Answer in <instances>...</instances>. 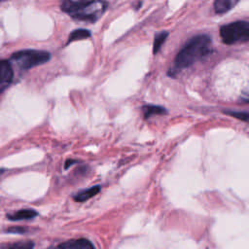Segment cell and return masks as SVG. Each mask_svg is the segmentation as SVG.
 Here are the masks:
<instances>
[{
  "mask_svg": "<svg viewBox=\"0 0 249 249\" xmlns=\"http://www.w3.org/2000/svg\"><path fill=\"white\" fill-rule=\"evenodd\" d=\"M14 70L10 61L0 60V93H2L12 83Z\"/></svg>",
  "mask_w": 249,
  "mask_h": 249,
  "instance_id": "obj_5",
  "label": "cell"
},
{
  "mask_svg": "<svg viewBox=\"0 0 249 249\" xmlns=\"http://www.w3.org/2000/svg\"><path fill=\"white\" fill-rule=\"evenodd\" d=\"M51 55L46 51L40 50H21L13 53L11 59L21 70H28L35 66L49 61Z\"/></svg>",
  "mask_w": 249,
  "mask_h": 249,
  "instance_id": "obj_4",
  "label": "cell"
},
{
  "mask_svg": "<svg viewBox=\"0 0 249 249\" xmlns=\"http://www.w3.org/2000/svg\"><path fill=\"white\" fill-rule=\"evenodd\" d=\"M240 0H215L214 10L217 14H225L231 10Z\"/></svg>",
  "mask_w": 249,
  "mask_h": 249,
  "instance_id": "obj_8",
  "label": "cell"
},
{
  "mask_svg": "<svg viewBox=\"0 0 249 249\" xmlns=\"http://www.w3.org/2000/svg\"><path fill=\"white\" fill-rule=\"evenodd\" d=\"M228 115H231L236 119H239L241 121H245V122H249V113L246 112H236V111H227L225 112Z\"/></svg>",
  "mask_w": 249,
  "mask_h": 249,
  "instance_id": "obj_14",
  "label": "cell"
},
{
  "mask_svg": "<svg viewBox=\"0 0 249 249\" xmlns=\"http://www.w3.org/2000/svg\"><path fill=\"white\" fill-rule=\"evenodd\" d=\"M34 244L31 241H25V242H19V243H15L11 245H7L9 248H32Z\"/></svg>",
  "mask_w": 249,
  "mask_h": 249,
  "instance_id": "obj_15",
  "label": "cell"
},
{
  "mask_svg": "<svg viewBox=\"0 0 249 249\" xmlns=\"http://www.w3.org/2000/svg\"><path fill=\"white\" fill-rule=\"evenodd\" d=\"M0 1H2V0H0Z\"/></svg>",
  "mask_w": 249,
  "mask_h": 249,
  "instance_id": "obj_19",
  "label": "cell"
},
{
  "mask_svg": "<svg viewBox=\"0 0 249 249\" xmlns=\"http://www.w3.org/2000/svg\"><path fill=\"white\" fill-rule=\"evenodd\" d=\"M241 98H242V100H244L245 102L249 103V85L242 90Z\"/></svg>",
  "mask_w": 249,
  "mask_h": 249,
  "instance_id": "obj_17",
  "label": "cell"
},
{
  "mask_svg": "<svg viewBox=\"0 0 249 249\" xmlns=\"http://www.w3.org/2000/svg\"><path fill=\"white\" fill-rule=\"evenodd\" d=\"M37 212L33 209H20L17 212L11 213L7 215V218L12 221H19V220H30L37 216Z\"/></svg>",
  "mask_w": 249,
  "mask_h": 249,
  "instance_id": "obj_7",
  "label": "cell"
},
{
  "mask_svg": "<svg viewBox=\"0 0 249 249\" xmlns=\"http://www.w3.org/2000/svg\"><path fill=\"white\" fill-rule=\"evenodd\" d=\"M90 37V32L87 29H76L73 32L70 33L69 37H68V41L67 44L72 43L74 41H78V40H83V39H87Z\"/></svg>",
  "mask_w": 249,
  "mask_h": 249,
  "instance_id": "obj_11",
  "label": "cell"
},
{
  "mask_svg": "<svg viewBox=\"0 0 249 249\" xmlns=\"http://www.w3.org/2000/svg\"><path fill=\"white\" fill-rule=\"evenodd\" d=\"M58 247L63 249H89V248H93L94 246L89 240L86 238H80V239L68 240L64 243L59 244Z\"/></svg>",
  "mask_w": 249,
  "mask_h": 249,
  "instance_id": "obj_6",
  "label": "cell"
},
{
  "mask_svg": "<svg viewBox=\"0 0 249 249\" xmlns=\"http://www.w3.org/2000/svg\"><path fill=\"white\" fill-rule=\"evenodd\" d=\"M220 37L226 45L249 41V21L237 20L221 26Z\"/></svg>",
  "mask_w": 249,
  "mask_h": 249,
  "instance_id": "obj_3",
  "label": "cell"
},
{
  "mask_svg": "<svg viewBox=\"0 0 249 249\" xmlns=\"http://www.w3.org/2000/svg\"><path fill=\"white\" fill-rule=\"evenodd\" d=\"M4 172V169H0V174H2Z\"/></svg>",
  "mask_w": 249,
  "mask_h": 249,
  "instance_id": "obj_18",
  "label": "cell"
},
{
  "mask_svg": "<svg viewBox=\"0 0 249 249\" xmlns=\"http://www.w3.org/2000/svg\"><path fill=\"white\" fill-rule=\"evenodd\" d=\"M26 231L27 230L22 228V227H13V228L8 229L6 231L10 232V233H19V234H21V233H25Z\"/></svg>",
  "mask_w": 249,
  "mask_h": 249,
  "instance_id": "obj_16",
  "label": "cell"
},
{
  "mask_svg": "<svg viewBox=\"0 0 249 249\" xmlns=\"http://www.w3.org/2000/svg\"><path fill=\"white\" fill-rule=\"evenodd\" d=\"M99 192H100V186H93V187H90L89 189L82 190V191L78 192L75 195L74 199L78 202H83V201H86V200L89 199L90 197H93Z\"/></svg>",
  "mask_w": 249,
  "mask_h": 249,
  "instance_id": "obj_9",
  "label": "cell"
},
{
  "mask_svg": "<svg viewBox=\"0 0 249 249\" xmlns=\"http://www.w3.org/2000/svg\"><path fill=\"white\" fill-rule=\"evenodd\" d=\"M211 52L212 41L208 35L199 34L194 36L179 51L174 58L173 65L170 67L168 74L173 77L176 76L180 71L202 59Z\"/></svg>",
  "mask_w": 249,
  "mask_h": 249,
  "instance_id": "obj_1",
  "label": "cell"
},
{
  "mask_svg": "<svg viewBox=\"0 0 249 249\" xmlns=\"http://www.w3.org/2000/svg\"><path fill=\"white\" fill-rule=\"evenodd\" d=\"M86 1L88 0H62L61 9L67 14H69L71 11H73L74 9H76Z\"/></svg>",
  "mask_w": 249,
  "mask_h": 249,
  "instance_id": "obj_12",
  "label": "cell"
},
{
  "mask_svg": "<svg viewBox=\"0 0 249 249\" xmlns=\"http://www.w3.org/2000/svg\"><path fill=\"white\" fill-rule=\"evenodd\" d=\"M108 3L103 0H88L73 11L69 15L79 20L94 22L105 13Z\"/></svg>",
  "mask_w": 249,
  "mask_h": 249,
  "instance_id": "obj_2",
  "label": "cell"
},
{
  "mask_svg": "<svg viewBox=\"0 0 249 249\" xmlns=\"http://www.w3.org/2000/svg\"><path fill=\"white\" fill-rule=\"evenodd\" d=\"M142 110L145 119H148L155 115H165L167 113L165 108L159 105H145L142 107Z\"/></svg>",
  "mask_w": 249,
  "mask_h": 249,
  "instance_id": "obj_10",
  "label": "cell"
},
{
  "mask_svg": "<svg viewBox=\"0 0 249 249\" xmlns=\"http://www.w3.org/2000/svg\"><path fill=\"white\" fill-rule=\"evenodd\" d=\"M168 37V32L167 31H161L160 33H158L155 36V40H154V53H157L161 46L163 45V43L165 42L166 38Z\"/></svg>",
  "mask_w": 249,
  "mask_h": 249,
  "instance_id": "obj_13",
  "label": "cell"
}]
</instances>
